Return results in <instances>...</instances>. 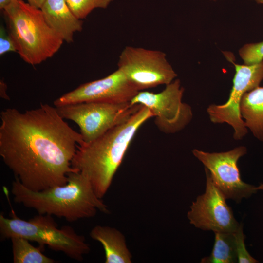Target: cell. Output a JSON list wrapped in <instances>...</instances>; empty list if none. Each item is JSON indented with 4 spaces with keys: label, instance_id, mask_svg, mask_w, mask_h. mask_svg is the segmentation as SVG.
<instances>
[{
    "label": "cell",
    "instance_id": "obj_22",
    "mask_svg": "<svg viewBox=\"0 0 263 263\" xmlns=\"http://www.w3.org/2000/svg\"><path fill=\"white\" fill-rule=\"evenodd\" d=\"M7 86L3 80L0 81V97L6 100H10V98L6 93Z\"/></svg>",
    "mask_w": 263,
    "mask_h": 263
},
{
    "label": "cell",
    "instance_id": "obj_13",
    "mask_svg": "<svg viewBox=\"0 0 263 263\" xmlns=\"http://www.w3.org/2000/svg\"><path fill=\"white\" fill-rule=\"evenodd\" d=\"M49 25L64 41H73L74 34L82 29L83 22L68 7L65 0H46L40 9Z\"/></svg>",
    "mask_w": 263,
    "mask_h": 263
},
{
    "label": "cell",
    "instance_id": "obj_10",
    "mask_svg": "<svg viewBox=\"0 0 263 263\" xmlns=\"http://www.w3.org/2000/svg\"><path fill=\"white\" fill-rule=\"evenodd\" d=\"M246 153L244 146L222 152L210 153L196 149L192 150L193 155L209 171L214 183L226 199H232L237 203L258 190L257 187L243 182L241 178L238 161Z\"/></svg>",
    "mask_w": 263,
    "mask_h": 263
},
{
    "label": "cell",
    "instance_id": "obj_7",
    "mask_svg": "<svg viewBox=\"0 0 263 263\" xmlns=\"http://www.w3.org/2000/svg\"><path fill=\"white\" fill-rule=\"evenodd\" d=\"M118 68L138 92L167 85L177 75L162 51L125 47L119 56Z\"/></svg>",
    "mask_w": 263,
    "mask_h": 263
},
{
    "label": "cell",
    "instance_id": "obj_14",
    "mask_svg": "<svg viewBox=\"0 0 263 263\" xmlns=\"http://www.w3.org/2000/svg\"><path fill=\"white\" fill-rule=\"evenodd\" d=\"M92 239L103 247L105 263H131L132 255L124 235L117 229L108 226H95L90 232Z\"/></svg>",
    "mask_w": 263,
    "mask_h": 263
},
{
    "label": "cell",
    "instance_id": "obj_19",
    "mask_svg": "<svg viewBox=\"0 0 263 263\" xmlns=\"http://www.w3.org/2000/svg\"><path fill=\"white\" fill-rule=\"evenodd\" d=\"M244 64L253 65L263 61V40L244 44L238 51Z\"/></svg>",
    "mask_w": 263,
    "mask_h": 263
},
{
    "label": "cell",
    "instance_id": "obj_11",
    "mask_svg": "<svg viewBox=\"0 0 263 263\" xmlns=\"http://www.w3.org/2000/svg\"><path fill=\"white\" fill-rule=\"evenodd\" d=\"M205 192L198 196L190 206L187 217L190 224L203 230L214 232H234L240 226L226 198L214 183L205 168Z\"/></svg>",
    "mask_w": 263,
    "mask_h": 263
},
{
    "label": "cell",
    "instance_id": "obj_23",
    "mask_svg": "<svg viewBox=\"0 0 263 263\" xmlns=\"http://www.w3.org/2000/svg\"><path fill=\"white\" fill-rule=\"evenodd\" d=\"M46 0H27L31 6L38 9H41Z\"/></svg>",
    "mask_w": 263,
    "mask_h": 263
},
{
    "label": "cell",
    "instance_id": "obj_2",
    "mask_svg": "<svg viewBox=\"0 0 263 263\" xmlns=\"http://www.w3.org/2000/svg\"><path fill=\"white\" fill-rule=\"evenodd\" d=\"M152 117L149 109L142 105L125 122L89 143L77 145L72 167L88 179L99 198L108 190L137 131Z\"/></svg>",
    "mask_w": 263,
    "mask_h": 263
},
{
    "label": "cell",
    "instance_id": "obj_4",
    "mask_svg": "<svg viewBox=\"0 0 263 263\" xmlns=\"http://www.w3.org/2000/svg\"><path fill=\"white\" fill-rule=\"evenodd\" d=\"M8 33L17 52L26 63L36 65L52 57L64 40L49 25L40 9L15 0L3 10Z\"/></svg>",
    "mask_w": 263,
    "mask_h": 263
},
{
    "label": "cell",
    "instance_id": "obj_16",
    "mask_svg": "<svg viewBox=\"0 0 263 263\" xmlns=\"http://www.w3.org/2000/svg\"><path fill=\"white\" fill-rule=\"evenodd\" d=\"M215 241L211 254L201 263H238L234 232H214Z\"/></svg>",
    "mask_w": 263,
    "mask_h": 263
},
{
    "label": "cell",
    "instance_id": "obj_21",
    "mask_svg": "<svg viewBox=\"0 0 263 263\" xmlns=\"http://www.w3.org/2000/svg\"><path fill=\"white\" fill-rule=\"evenodd\" d=\"M9 52H17L14 42L2 25L0 27V55Z\"/></svg>",
    "mask_w": 263,
    "mask_h": 263
},
{
    "label": "cell",
    "instance_id": "obj_12",
    "mask_svg": "<svg viewBox=\"0 0 263 263\" xmlns=\"http://www.w3.org/2000/svg\"><path fill=\"white\" fill-rule=\"evenodd\" d=\"M137 91L118 69L108 76L81 84L54 102L55 107L81 102H131Z\"/></svg>",
    "mask_w": 263,
    "mask_h": 263
},
{
    "label": "cell",
    "instance_id": "obj_9",
    "mask_svg": "<svg viewBox=\"0 0 263 263\" xmlns=\"http://www.w3.org/2000/svg\"><path fill=\"white\" fill-rule=\"evenodd\" d=\"M232 63L234 65L235 73L227 101L221 105H209L207 112L212 123H226L230 125L234 130V139L239 140L248 132L240 114V102L246 92L259 86L263 80V61L253 65Z\"/></svg>",
    "mask_w": 263,
    "mask_h": 263
},
{
    "label": "cell",
    "instance_id": "obj_5",
    "mask_svg": "<svg viewBox=\"0 0 263 263\" xmlns=\"http://www.w3.org/2000/svg\"><path fill=\"white\" fill-rule=\"evenodd\" d=\"M11 218L0 214V235L2 240L18 236L37 242L40 246L47 245L52 250L63 252L78 261L90 251L85 237L77 234L73 228L66 225L58 227L51 215L39 214L29 220L18 217L13 210Z\"/></svg>",
    "mask_w": 263,
    "mask_h": 263
},
{
    "label": "cell",
    "instance_id": "obj_17",
    "mask_svg": "<svg viewBox=\"0 0 263 263\" xmlns=\"http://www.w3.org/2000/svg\"><path fill=\"white\" fill-rule=\"evenodd\" d=\"M12 242L13 260L14 263H54L55 260L44 255L40 246L36 247L30 241L23 237L15 236Z\"/></svg>",
    "mask_w": 263,
    "mask_h": 263
},
{
    "label": "cell",
    "instance_id": "obj_6",
    "mask_svg": "<svg viewBox=\"0 0 263 263\" xmlns=\"http://www.w3.org/2000/svg\"><path fill=\"white\" fill-rule=\"evenodd\" d=\"M141 106L130 102H89L55 107L63 119L73 121L78 126L84 143L87 144L127 121Z\"/></svg>",
    "mask_w": 263,
    "mask_h": 263
},
{
    "label": "cell",
    "instance_id": "obj_25",
    "mask_svg": "<svg viewBox=\"0 0 263 263\" xmlns=\"http://www.w3.org/2000/svg\"><path fill=\"white\" fill-rule=\"evenodd\" d=\"M259 4H263V0H250Z\"/></svg>",
    "mask_w": 263,
    "mask_h": 263
},
{
    "label": "cell",
    "instance_id": "obj_26",
    "mask_svg": "<svg viewBox=\"0 0 263 263\" xmlns=\"http://www.w3.org/2000/svg\"><path fill=\"white\" fill-rule=\"evenodd\" d=\"M258 190H263V184H261L259 187H257Z\"/></svg>",
    "mask_w": 263,
    "mask_h": 263
},
{
    "label": "cell",
    "instance_id": "obj_27",
    "mask_svg": "<svg viewBox=\"0 0 263 263\" xmlns=\"http://www.w3.org/2000/svg\"><path fill=\"white\" fill-rule=\"evenodd\" d=\"M208 0L211 1H216L219 0Z\"/></svg>",
    "mask_w": 263,
    "mask_h": 263
},
{
    "label": "cell",
    "instance_id": "obj_3",
    "mask_svg": "<svg viewBox=\"0 0 263 263\" xmlns=\"http://www.w3.org/2000/svg\"><path fill=\"white\" fill-rule=\"evenodd\" d=\"M11 193L15 202L39 214L62 217L69 222L93 217L97 211L109 213L108 206L97 196L88 179L79 171L70 173L64 185L38 191L27 188L15 178Z\"/></svg>",
    "mask_w": 263,
    "mask_h": 263
},
{
    "label": "cell",
    "instance_id": "obj_18",
    "mask_svg": "<svg viewBox=\"0 0 263 263\" xmlns=\"http://www.w3.org/2000/svg\"><path fill=\"white\" fill-rule=\"evenodd\" d=\"M71 11L78 19L86 17L94 9H105L113 0H65Z\"/></svg>",
    "mask_w": 263,
    "mask_h": 263
},
{
    "label": "cell",
    "instance_id": "obj_8",
    "mask_svg": "<svg viewBox=\"0 0 263 263\" xmlns=\"http://www.w3.org/2000/svg\"><path fill=\"white\" fill-rule=\"evenodd\" d=\"M184 88L179 79L166 85L158 93L139 91L131 101L149 109L155 117L154 124L161 132L172 134L184 129L191 121L190 106L182 101Z\"/></svg>",
    "mask_w": 263,
    "mask_h": 263
},
{
    "label": "cell",
    "instance_id": "obj_15",
    "mask_svg": "<svg viewBox=\"0 0 263 263\" xmlns=\"http://www.w3.org/2000/svg\"><path fill=\"white\" fill-rule=\"evenodd\" d=\"M240 112L247 129L263 142V87L259 86L243 95Z\"/></svg>",
    "mask_w": 263,
    "mask_h": 263
},
{
    "label": "cell",
    "instance_id": "obj_20",
    "mask_svg": "<svg viewBox=\"0 0 263 263\" xmlns=\"http://www.w3.org/2000/svg\"><path fill=\"white\" fill-rule=\"evenodd\" d=\"M236 251L238 263H255L258 262L247 251L244 244L245 235L243 233L242 224L235 232Z\"/></svg>",
    "mask_w": 263,
    "mask_h": 263
},
{
    "label": "cell",
    "instance_id": "obj_24",
    "mask_svg": "<svg viewBox=\"0 0 263 263\" xmlns=\"http://www.w3.org/2000/svg\"><path fill=\"white\" fill-rule=\"evenodd\" d=\"M15 0H0V9L3 10Z\"/></svg>",
    "mask_w": 263,
    "mask_h": 263
},
{
    "label": "cell",
    "instance_id": "obj_1",
    "mask_svg": "<svg viewBox=\"0 0 263 263\" xmlns=\"http://www.w3.org/2000/svg\"><path fill=\"white\" fill-rule=\"evenodd\" d=\"M0 156L15 178L38 191L66 184L77 146L84 144L56 107L41 104L20 112L9 108L0 113Z\"/></svg>",
    "mask_w": 263,
    "mask_h": 263
}]
</instances>
